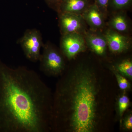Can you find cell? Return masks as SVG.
I'll list each match as a JSON object with an SVG mask.
<instances>
[{
	"label": "cell",
	"mask_w": 132,
	"mask_h": 132,
	"mask_svg": "<svg viewBox=\"0 0 132 132\" xmlns=\"http://www.w3.org/2000/svg\"><path fill=\"white\" fill-rule=\"evenodd\" d=\"M112 75L83 63L67 67L53 93L52 131L99 132L108 128L117 95Z\"/></svg>",
	"instance_id": "1"
},
{
	"label": "cell",
	"mask_w": 132,
	"mask_h": 132,
	"mask_svg": "<svg viewBox=\"0 0 132 132\" xmlns=\"http://www.w3.org/2000/svg\"><path fill=\"white\" fill-rule=\"evenodd\" d=\"M53 95L35 71L0 60V132L52 131Z\"/></svg>",
	"instance_id": "2"
},
{
	"label": "cell",
	"mask_w": 132,
	"mask_h": 132,
	"mask_svg": "<svg viewBox=\"0 0 132 132\" xmlns=\"http://www.w3.org/2000/svg\"><path fill=\"white\" fill-rule=\"evenodd\" d=\"M42 53L39 61L40 70L49 77H59L65 70V57L59 50L50 43L43 44Z\"/></svg>",
	"instance_id": "3"
},
{
	"label": "cell",
	"mask_w": 132,
	"mask_h": 132,
	"mask_svg": "<svg viewBox=\"0 0 132 132\" xmlns=\"http://www.w3.org/2000/svg\"><path fill=\"white\" fill-rule=\"evenodd\" d=\"M18 43L27 59L34 62L39 61L41 49L44 44L39 31L35 29H28L19 39Z\"/></svg>",
	"instance_id": "4"
},
{
	"label": "cell",
	"mask_w": 132,
	"mask_h": 132,
	"mask_svg": "<svg viewBox=\"0 0 132 132\" xmlns=\"http://www.w3.org/2000/svg\"><path fill=\"white\" fill-rule=\"evenodd\" d=\"M86 45L83 34L78 33L62 35L60 51L69 61L75 59L78 54L86 50Z\"/></svg>",
	"instance_id": "5"
},
{
	"label": "cell",
	"mask_w": 132,
	"mask_h": 132,
	"mask_svg": "<svg viewBox=\"0 0 132 132\" xmlns=\"http://www.w3.org/2000/svg\"><path fill=\"white\" fill-rule=\"evenodd\" d=\"M59 23L62 35L67 34H84L85 21L80 14L72 13H60Z\"/></svg>",
	"instance_id": "6"
},
{
	"label": "cell",
	"mask_w": 132,
	"mask_h": 132,
	"mask_svg": "<svg viewBox=\"0 0 132 132\" xmlns=\"http://www.w3.org/2000/svg\"><path fill=\"white\" fill-rule=\"evenodd\" d=\"M108 47L114 54H120L126 52L131 46V40L112 29H108L104 35Z\"/></svg>",
	"instance_id": "7"
},
{
	"label": "cell",
	"mask_w": 132,
	"mask_h": 132,
	"mask_svg": "<svg viewBox=\"0 0 132 132\" xmlns=\"http://www.w3.org/2000/svg\"><path fill=\"white\" fill-rule=\"evenodd\" d=\"M83 34L86 45L89 49L98 56H105L108 46L104 35L93 31H86Z\"/></svg>",
	"instance_id": "8"
},
{
	"label": "cell",
	"mask_w": 132,
	"mask_h": 132,
	"mask_svg": "<svg viewBox=\"0 0 132 132\" xmlns=\"http://www.w3.org/2000/svg\"><path fill=\"white\" fill-rule=\"evenodd\" d=\"M81 15L92 31L96 32L104 27V14L94 3L89 5Z\"/></svg>",
	"instance_id": "9"
},
{
	"label": "cell",
	"mask_w": 132,
	"mask_h": 132,
	"mask_svg": "<svg viewBox=\"0 0 132 132\" xmlns=\"http://www.w3.org/2000/svg\"><path fill=\"white\" fill-rule=\"evenodd\" d=\"M90 5V0H61L57 10L60 13L81 14Z\"/></svg>",
	"instance_id": "10"
},
{
	"label": "cell",
	"mask_w": 132,
	"mask_h": 132,
	"mask_svg": "<svg viewBox=\"0 0 132 132\" xmlns=\"http://www.w3.org/2000/svg\"><path fill=\"white\" fill-rule=\"evenodd\" d=\"M109 24L112 29L119 33L127 32L129 28L127 18L122 13L117 14L113 16Z\"/></svg>",
	"instance_id": "11"
},
{
	"label": "cell",
	"mask_w": 132,
	"mask_h": 132,
	"mask_svg": "<svg viewBox=\"0 0 132 132\" xmlns=\"http://www.w3.org/2000/svg\"><path fill=\"white\" fill-rule=\"evenodd\" d=\"M117 95L116 98L115 110L118 118L121 119L129 108L130 100L126 92Z\"/></svg>",
	"instance_id": "12"
},
{
	"label": "cell",
	"mask_w": 132,
	"mask_h": 132,
	"mask_svg": "<svg viewBox=\"0 0 132 132\" xmlns=\"http://www.w3.org/2000/svg\"><path fill=\"white\" fill-rule=\"evenodd\" d=\"M118 72L129 79H132V61L130 59H125L112 66Z\"/></svg>",
	"instance_id": "13"
},
{
	"label": "cell",
	"mask_w": 132,
	"mask_h": 132,
	"mask_svg": "<svg viewBox=\"0 0 132 132\" xmlns=\"http://www.w3.org/2000/svg\"><path fill=\"white\" fill-rule=\"evenodd\" d=\"M111 71L115 77L119 88L123 92H126L131 88V84L128 79L111 67Z\"/></svg>",
	"instance_id": "14"
},
{
	"label": "cell",
	"mask_w": 132,
	"mask_h": 132,
	"mask_svg": "<svg viewBox=\"0 0 132 132\" xmlns=\"http://www.w3.org/2000/svg\"><path fill=\"white\" fill-rule=\"evenodd\" d=\"M120 126L121 129L126 131L132 130V113L131 111L125 113L120 119Z\"/></svg>",
	"instance_id": "15"
},
{
	"label": "cell",
	"mask_w": 132,
	"mask_h": 132,
	"mask_svg": "<svg viewBox=\"0 0 132 132\" xmlns=\"http://www.w3.org/2000/svg\"><path fill=\"white\" fill-rule=\"evenodd\" d=\"M132 0H109V6L111 5L116 9H122L131 5Z\"/></svg>",
	"instance_id": "16"
},
{
	"label": "cell",
	"mask_w": 132,
	"mask_h": 132,
	"mask_svg": "<svg viewBox=\"0 0 132 132\" xmlns=\"http://www.w3.org/2000/svg\"><path fill=\"white\" fill-rule=\"evenodd\" d=\"M94 3L103 14L107 11L109 0H94Z\"/></svg>",
	"instance_id": "17"
},
{
	"label": "cell",
	"mask_w": 132,
	"mask_h": 132,
	"mask_svg": "<svg viewBox=\"0 0 132 132\" xmlns=\"http://www.w3.org/2000/svg\"><path fill=\"white\" fill-rule=\"evenodd\" d=\"M61 0H45L48 6L52 7H58Z\"/></svg>",
	"instance_id": "18"
}]
</instances>
